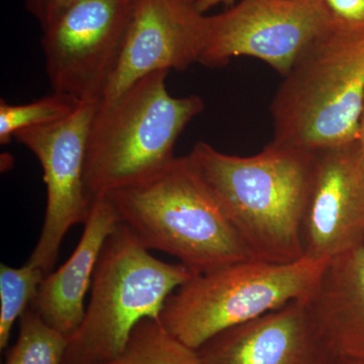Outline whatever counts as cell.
<instances>
[{
	"label": "cell",
	"instance_id": "cell-1",
	"mask_svg": "<svg viewBox=\"0 0 364 364\" xmlns=\"http://www.w3.org/2000/svg\"><path fill=\"white\" fill-rule=\"evenodd\" d=\"M188 156L253 259L287 264L304 258L313 152L270 142L242 157L198 142Z\"/></svg>",
	"mask_w": 364,
	"mask_h": 364
},
{
	"label": "cell",
	"instance_id": "cell-2",
	"mask_svg": "<svg viewBox=\"0 0 364 364\" xmlns=\"http://www.w3.org/2000/svg\"><path fill=\"white\" fill-rule=\"evenodd\" d=\"M105 198L144 247L195 275L253 259L188 155Z\"/></svg>",
	"mask_w": 364,
	"mask_h": 364
},
{
	"label": "cell",
	"instance_id": "cell-3",
	"mask_svg": "<svg viewBox=\"0 0 364 364\" xmlns=\"http://www.w3.org/2000/svg\"><path fill=\"white\" fill-rule=\"evenodd\" d=\"M168 73L148 74L98 105L85 157L86 191L92 203L166 166L176 158L179 136L205 109L198 95H170Z\"/></svg>",
	"mask_w": 364,
	"mask_h": 364
},
{
	"label": "cell",
	"instance_id": "cell-4",
	"mask_svg": "<svg viewBox=\"0 0 364 364\" xmlns=\"http://www.w3.org/2000/svg\"><path fill=\"white\" fill-rule=\"evenodd\" d=\"M193 275L181 263L158 259L119 222L105 242L85 318L68 338L62 364L116 358L136 326L144 318H160L167 299Z\"/></svg>",
	"mask_w": 364,
	"mask_h": 364
},
{
	"label": "cell",
	"instance_id": "cell-5",
	"mask_svg": "<svg viewBox=\"0 0 364 364\" xmlns=\"http://www.w3.org/2000/svg\"><path fill=\"white\" fill-rule=\"evenodd\" d=\"M284 77L270 109L272 142L314 153L358 141L364 36H325Z\"/></svg>",
	"mask_w": 364,
	"mask_h": 364
},
{
	"label": "cell",
	"instance_id": "cell-6",
	"mask_svg": "<svg viewBox=\"0 0 364 364\" xmlns=\"http://www.w3.org/2000/svg\"><path fill=\"white\" fill-rule=\"evenodd\" d=\"M327 263L306 257L287 264L248 259L193 275L167 299L160 322L198 350L225 330L308 298Z\"/></svg>",
	"mask_w": 364,
	"mask_h": 364
},
{
	"label": "cell",
	"instance_id": "cell-7",
	"mask_svg": "<svg viewBox=\"0 0 364 364\" xmlns=\"http://www.w3.org/2000/svg\"><path fill=\"white\" fill-rule=\"evenodd\" d=\"M331 33L324 0H241L207 16L200 63L219 67L252 57L286 76L311 46Z\"/></svg>",
	"mask_w": 364,
	"mask_h": 364
},
{
	"label": "cell",
	"instance_id": "cell-8",
	"mask_svg": "<svg viewBox=\"0 0 364 364\" xmlns=\"http://www.w3.org/2000/svg\"><path fill=\"white\" fill-rule=\"evenodd\" d=\"M135 0H79L42 28L52 90L100 100L116 70Z\"/></svg>",
	"mask_w": 364,
	"mask_h": 364
},
{
	"label": "cell",
	"instance_id": "cell-9",
	"mask_svg": "<svg viewBox=\"0 0 364 364\" xmlns=\"http://www.w3.org/2000/svg\"><path fill=\"white\" fill-rule=\"evenodd\" d=\"M102 100H83L70 116L18 131L14 138L39 160L47 188L44 224L31 264L52 272L67 232L85 224L92 202L85 186V157L93 116Z\"/></svg>",
	"mask_w": 364,
	"mask_h": 364
},
{
	"label": "cell",
	"instance_id": "cell-10",
	"mask_svg": "<svg viewBox=\"0 0 364 364\" xmlns=\"http://www.w3.org/2000/svg\"><path fill=\"white\" fill-rule=\"evenodd\" d=\"M304 257L329 261L364 246V157L358 141L314 152Z\"/></svg>",
	"mask_w": 364,
	"mask_h": 364
},
{
	"label": "cell",
	"instance_id": "cell-11",
	"mask_svg": "<svg viewBox=\"0 0 364 364\" xmlns=\"http://www.w3.org/2000/svg\"><path fill=\"white\" fill-rule=\"evenodd\" d=\"M207 16L191 0H135L123 49L102 100L157 71L200 63Z\"/></svg>",
	"mask_w": 364,
	"mask_h": 364
},
{
	"label": "cell",
	"instance_id": "cell-12",
	"mask_svg": "<svg viewBox=\"0 0 364 364\" xmlns=\"http://www.w3.org/2000/svg\"><path fill=\"white\" fill-rule=\"evenodd\" d=\"M200 364H333L306 299L235 326L196 350Z\"/></svg>",
	"mask_w": 364,
	"mask_h": 364
},
{
	"label": "cell",
	"instance_id": "cell-13",
	"mask_svg": "<svg viewBox=\"0 0 364 364\" xmlns=\"http://www.w3.org/2000/svg\"><path fill=\"white\" fill-rule=\"evenodd\" d=\"M119 224L111 202L107 198L95 200L75 250L59 269L46 275L31 305L48 325L67 338L85 318V296L98 258L107 237Z\"/></svg>",
	"mask_w": 364,
	"mask_h": 364
},
{
	"label": "cell",
	"instance_id": "cell-14",
	"mask_svg": "<svg viewBox=\"0 0 364 364\" xmlns=\"http://www.w3.org/2000/svg\"><path fill=\"white\" fill-rule=\"evenodd\" d=\"M306 299L333 356L364 359V246L328 261Z\"/></svg>",
	"mask_w": 364,
	"mask_h": 364
},
{
	"label": "cell",
	"instance_id": "cell-15",
	"mask_svg": "<svg viewBox=\"0 0 364 364\" xmlns=\"http://www.w3.org/2000/svg\"><path fill=\"white\" fill-rule=\"evenodd\" d=\"M100 364H200L196 350L170 334L160 318L141 321L123 352Z\"/></svg>",
	"mask_w": 364,
	"mask_h": 364
},
{
	"label": "cell",
	"instance_id": "cell-16",
	"mask_svg": "<svg viewBox=\"0 0 364 364\" xmlns=\"http://www.w3.org/2000/svg\"><path fill=\"white\" fill-rule=\"evenodd\" d=\"M68 338L47 324L30 306L20 318L18 339L4 364H62Z\"/></svg>",
	"mask_w": 364,
	"mask_h": 364
},
{
	"label": "cell",
	"instance_id": "cell-17",
	"mask_svg": "<svg viewBox=\"0 0 364 364\" xmlns=\"http://www.w3.org/2000/svg\"><path fill=\"white\" fill-rule=\"evenodd\" d=\"M46 273L26 262L21 267L0 265V349H6L18 318L32 305Z\"/></svg>",
	"mask_w": 364,
	"mask_h": 364
},
{
	"label": "cell",
	"instance_id": "cell-18",
	"mask_svg": "<svg viewBox=\"0 0 364 364\" xmlns=\"http://www.w3.org/2000/svg\"><path fill=\"white\" fill-rule=\"evenodd\" d=\"M81 100L73 95L53 91L51 95L25 105L0 100V144L11 142L18 131L61 121L77 109Z\"/></svg>",
	"mask_w": 364,
	"mask_h": 364
},
{
	"label": "cell",
	"instance_id": "cell-19",
	"mask_svg": "<svg viewBox=\"0 0 364 364\" xmlns=\"http://www.w3.org/2000/svg\"><path fill=\"white\" fill-rule=\"evenodd\" d=\"M334 33L364 36V0H324Z\"/></svg>",
	"mask_w": 364,
	"mask_h": 364
},
{
	"label": "cell",
	"instance_id": "cell-20",
	"mask_svg": "<svg viewBox=\"0 0 364 364\" xmlns=\"http://www.w3.org/2000/svg\"><path fill=\"white\" fill-rule=\"evenodd\" d=\"M23 1L28 13L39 23L41 28H43L79 0H23Z\"/></svg>",
	"mask_w": 364,
	"mask_h": 364
},
{
	"label": "cell",
	"instance_id": "cell-21",
	"mask_svg": "<svg viewBox=\"0 0 364 364\" xmlns=\"http://www.w3.org/2000/svg\"><path fill=\"white\" fill-rule=\"evenodd\" d=\"M236 0H195V6L200 13L205 14L213 7L224 4L226 6H234Z\"/></svg>",
	"mask_w": 364,
	"mask_h": 364
},
{
	"label": "cell",
	"instance_id": "cell-22",
	"mask_svg": "<svg viewBox=\"0 0 364 364\" xmlns=\"http://www.w3.org/2000/svg\"><path fill=\"white\" fill-rule=\"evenodd\" d=\"M358 141L360 145L364 157V102L363 111H361L360 119H359Z\"/></svg>",
	"mask_w": 364,
	"mask_h": 364
},
{
	"label": "cell",
	"instance_id": "cell-23",
	"mask_svg": "<svg viewBox=\"0 0 364 364\" xmlns=\"http://www.w3.org/2000/svg\"><path fill=\"white\" fill-rule=\"evenodd\" d=\"M333 364H364V359L360 358H335Z\"/></svg>",
	"mask_w": 364,
	"mask_h": 364
},
{
	"label": "cell",
	"instance_id": "cell-24",
	"mask_svg": "<svg viewBox=\"0 0 364 364\" xmlns=\"http://www.w3.org/2000/svg\"><path fill=\"white\" fill-rule=\"evenodd\" d=\"M191 1H195V0H191Z\"/></svg>",
	"mask_w": 364,
	"mask_h": 364
}]
</instances>
